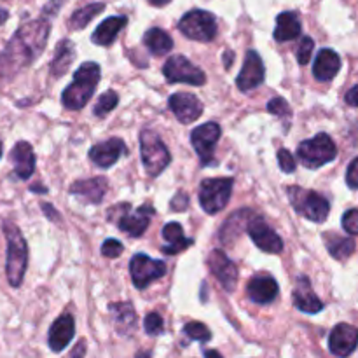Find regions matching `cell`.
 I'll return each mask as SVG.
<instances>
[{
	"label": "cell",
	"mask_w": 358,
	"mask_h": 358,
	"mask_svg": "<svg viewBox=\"0 0 358 358\" xmlns=\"http://www.w3.org/2000/svg\"><path fill=\"white\" fill-rule=\"evenodd\" d=\"M51 24L45 17L24 23L0 51V87L9 84L23 69L41 56L48 44Z\"/></svg>",
	"instance_id": "6da1fadb"
},
{
	"label": "cell",
	"mask_w": 358,
	"mask_h": 358,
	"mask_svg": "<svg viewBox=\"0 0 358 358\" xmlns=\"http://www.w3.org/2000/svg\"><path fill=\"white\" fill-rule=\"evenodd\" d=\"M98 80H100V65L94 62L83 63L73 73L72 84L63 91V107L69 110H80L83 107H86L87 101L96 91Z\"/></svg>",
	"instance_id": "7a4b0ae2"
},
{
	"label": "cell",
	"mask_w": 358,
	"mask_h": 358,
	"mask_svg": "<svg viewBox=\"0 0 358 358\" xmlns=\"http://www.w3.org/2000/svg\"><path fill=\"white\" fill-rule=\"evenodd\" d=\"M2 231L7 241V262L6 275L10 287L17 289L23 283L24 273L28 266V245L21 234L20 227L13 222H3Z\"/></svg>",
	"instance_id": "3957f363"
},
{
	"label": "cell",
	"mask_w": 358,
	"mask_h": 358,
	"mask_svg": "<svg viewBox=\"0 0 358 358\" xmlns=\"http://www.w3.org/2000/svg\"><path fill=\"white\" fill-rule=\"evenodd\" d=\"M287 194H289L290 203H292L294 210L299 215L306 217L311 222L322 224L327 220L329 213H331V203L327 198L315 191H306L303 187H287Z\"/></svg>",
	"instance_id": "277c9868"
},
{
	"label": "cell",
	"mask_w": 358,
	"mask_h": 358,
	"mask_svg": "<svg viewBox=\"0 0 358 358\" xmlns=\"http://www.w3.org/2000/svg\"><path fill=\"white\" fill-rule=\"evenodd\" d=\"M140 150H142V163L149 177H159L171 163L170 150L152 129H143L140 133Z\"/></svg>",
	"instance_id": "5b68a950"
},
{
	"label": "cell",
	"mask_w": 358,
	"mask_h": 358,
	"mask_svg": "<svg viewBox=\"0 0 358 358\" xmlns=\"http://www.w3.org/2000/svg\"><path fill=\"white\" fill-rule=\"evenodd\" d=\"M336 156H338V147L327 133H318L317 136L304 140L297 147V157L310 170H317L331 163L336 159Z\"/></svg>",
	"instance_id": "8992f818"
},
{
	"label": "cell",
	"mask_w": 358,
	"mask_h": 358,
	"mask_svg": "<svg viewBox=\"0 0 358 358\" xmlns=\"http://www.w3.org/2000/svg\"><path fill=\"white\" fill-rule=\"evenodd\" d=\"M154 215V208L150 205L140 206L136 212L131 213V205H117L108 212V220H114L117 227L131 238H140L147 231L150 222V217Z\"/></svg>",
	"instance_id": "52a82bcc"
},
{
	"label": "cell",
	"mask_w": 358,
	"mask_h": 358,
	"mask_svg": "<svg viewBox=\"0 0 358 358\" xmlns=\"http://www.w3.org/2000/svg\"><path fill=\"white\" fill-rule=\"evenodd\" d=\"M234 180L226 178H206L199 185V203L208 215L222 212L231 199Z\"/></svg>",
	"instance_id": "ba28073f"
},
{
	"label": "cell",
	"mask_w": 358,
	"mask_h": 358,
	"mask_svg": "<svg viewBox=\"0 0 358 358\" xmlns=\"http://www.w3.org/2000/svg\"><path fill=\"white\" fill-rule=\"evenodd\" d=\"M178 30L187 38L198 42H210L217 35V20L212 13L203 9H192L178 23Z\"/></svg>",
	"instance_id": "9c48e42d"
},
{
	"label": "cell",
	"mask_w": 358,
	"mask_h": 358,
	"mask_svg": "<svg viewBox=\"0 0 358 358\" xmlns=\"http://www.w3.org/2000/svg\"><path fill=\"white\" fill-rule=\"evenodd\" d=\"M163 73L171 84L184 83L191 84V86H203L206 83L205 72L182 55L170 56L164 63Z\"/></svg>",
	"instance_id": "30bf717a"
},
{
	"label": "cell",
	"mask_w": 358,
	"mask_h": 358,
	"mask_svg": "<svg viewBox=\"0 0 358 358\" xmlns=\"http://www.w3.org/2000/svg\"><path fill=\"white\" fill-rule=\"evenodd\" d=\"M129 273H131L133 285L136 289L143 290L150 283L157 282V280L166 275V264L163 261L150 259L145 254H136L133 255L131 262H129Z\"/></svg>",
	"instance_id": "8fae6325"
},
{
	"label": "cell",
	"mask_w": 358,
	"mask_h": 358,
	"mask_svg": "<svg viewBox=\"0 0 358 358\" xmlns=\"http://www.w3.org/2000/svg\"><path fill=\"white\" fill-rule=\"evenodd\" d=\"M220 126L217 122H205V124L194 128V131L191 133V143L192 147L198 152L199 161H201L203 166H210V164H215V145L220 138Z\"/></svg>",
	"instance_id": "7c38bea8"
},
{
	"label": "cell",
	"mask_w": 358,
	"mask_h": 358,
	"mask_svg": "<svg viewBox=\"0 0 358 358\" xmlns=\"http://www.w3.org/2000/svg\"><path fill=\"white\" fill-rule=\"evenodd\" d=\"M248 234H250L252 241L261 248L266 254H280L283 250V241L271 227L266 224L264 219H261L259 215H254V219L250 220L247 227Z\"/></svg>",
	"instance_id": "4fadbf2b"
},
{
	"label": "cell",
	"mask_w": 358,
	"mask_h": 358,
	"mask_svg": "<svg viewBox=\"0 0 358 358\" xmlns=\"http://www.w3.org/2000/svg\"><path fill=\"white\" fill-rule=\"evenodd\" d=\"M266 70L264 63H262L261 56L257 51H248L245 56L243 69H241L240 76L236 77V86L238 90L247 93V91L255 90L257 86H261L264 83Z\"/></svg>",
	"instance_id": "5bb4252c"
},
{
	"label": "cell",
	"mask_w": 358,
	"mask_h": 358,
	"mask_svg": "<svg viewBox=\"0 0 358 358\" xmlns=\"http://www.w3.org/2000/svg\"><path fill=\"white\" fill-rule=\"evenodd\" d=\"M208 268L227 292H234L238 282V268L222 250H213L208 255Z\"/></svg>",
	"instance_id": "9a60e30c"
},
{
	"label": "cell",
	"mask_w": 358,
	"mask_h": 358,
	"mask_svg": "<svg viewBox=\"0 0 358 358\" xmlns=\"http://www.w3.org/2000/svg\"><path fill=\"white\" fill-rule=\"evenodd\" d=\"M358 346V329L350 324H338L329 336V348L332 355L346 358L352 355Z\"/></svg>",
	"instance_id": "2e32d148"
},
{
	"label": "cell",
	"mask_w": 358,
	"mask_h": 358,
	"mask_svg": "<svg viewBox=\"0 0 358 358\" xmlns=\"http://www.w3.org/2000/svg\"><path fill=\"white\" fill-rule=\"evenodd\" d=\"M168 103H170V108L175 114V117H177L182 124H191V122L198 121L203 114L201 100L191 93L171 94Z\"/></svg>",
	"instance_id": "e0dca14e"
},
{
	"label": "cell",
	"mask_w": 358,
	"mask_h": 358,
	"mask_svg": "<svg viewBox=\"0 0 358 358\" xmlns=\"http://www.w3.org/2000/svg\"><path fill=\"white\" fill-rule=\"evenodd\" d=\"M108 191V182L105 177L87 178V180H77L70 185V194L76 196L86 205H100Z\"/></svg>",
	"instance_id": "ac0fdd59"
},
{
	"label": "cell",
	"mask_w": 358,
	"mask_h": 358,
	"mask_svg": "<svg viewBox=\"0 0 358 358\" xmlns=\"http://www.w3.org/2000/svg\"><path fill=\"white\" fill-rule=\"evenodd\" d=\"M122 154H128V147L121 138H108L91 147L90 159L100 168H110L119 161Z\"/></svg>",
	"instance_id": "d6986e66"
},
{
	"label": "cell",
	"mask_w": 358,
	"mask_h": 358,
	"mask_svg": "<svg viewBox=\"0 0 358 358\" xmlns=\"http://www.w3.org/2000/svg\"><path fill=\"white\" fill-rule=\"evenodd\" d=\"M76 334V322L72 315L65 313L55 320V324L49 329V348L55 353L63 352L69 346V343L73 339Z\"/></svg>",
	"instance_id": "ffe728a7"
},
{
	"label": "cell",
	"mask_w": 358,
	"mask_h": 358,
	"mask_svg": "<svg viewBox=\"0 0 358 358\" xmlns=\"http://www.w3.org/2000/svg\"><path fill=\"white\" fill-rule=\"evenodd\" d=\"M294 304L299 311L308 315L320 313L324 310V303L315 296L313 289H311V282L308 280V276H299L296 280V287H294Z\"/></svg>",
	"instance_id": "44dd1931"
},
{
	"label": "cell",
	"mask_w": 358,
	"mask_h": 358,
	"mask_svg": "<svg viewBox=\"0 0 358 358\" xmlns=\"http://www.w3.org/2000/svg\"><path fill=\"white\" fill-rule=\"evenodd\" d=\"M278 283L269 275L255 276L247 285L248 297L257 304H271L278 296Z\"/></svg>",
	"instance_id": "7402d4cb"
},
{
	"label": "cell",
	"mask_w": 358,
	"mask_h": 358,
	"mask_svg": "<svg viewBox=\"0 0 358 358\" xmlns=\"http://www.w3.org/2000/svg\"><path fill=\"white\" fill-rule=\"evenodd\" d=\"M10 161L14 163V175L21 180H28L35 171V154L28 142H17L10 150Z\"/></svg>",
	"instance_id": "603a6c76"
},
{
	"label": "cell",
	"mask_w": 358,
	"mask_h": 358,
	"mask_svg": "<svg viewBox=\"0 0 358 358\" xmlns=\"http://www.w3.org/2000/svg\"><path fill=\"white\" fill-rule=\"evenodd\" d=\"M339 69H341V58L338 52L334 49H322L315 59L313 76L320 83H329L338 76Z\"/></svg>",
	"instance_id": "cb8c5ba5"
},
{
	"label": "cell",
	"mask_w": 358,
	"mask_h": 358,
	"mask_svg": "<svg viewBox=\"0 0 358 358\" xmlns=\"http://www.w3.org/2000/svg\"><path fill=\"white\" fill-rule=\"evenodd\" d=\"M161 234H163L164 241H168V245H164L161 250L168 255L180 254V252H184L187 247L194 245V241L184 236V227L178 222L166 224V226L163 227V231H161Z\"/></svg>",
	"instance_id": "d4e9b609"
},
{
	"label": "cell",
	"mask_w": 358,
	"mask_h": 358,
	"mask_svg": "<svg viewBox=\"0 0 358 358\" xmlns=\"http://www.w3.org/2000/svg\"><path fill=\"white\" fill-rule=\"evenodd\" d=\"M128 23V17L126 16H112L107 17L105 21H101L96 27V30L93 31V37L91 41L98 45H110L115 41V37L119 35V31L126 27Z\"/></svg>",
	"instance_id": "484cf974"
},
{
	"label": "cell",
	"mask_w": 358,
	"mask_h": 358,
	"mask_svg": "<svg viewBox=\"0 0 358 358\" xmlns=\"http://www.w3.org/2000/svg\"><path fill=\"white\" fill-rule=\"evenodd\" d=\"M110 313L114 317V327L121 336H129L136 325V315L131 303L110 304Z\"/></svg>",
	"instance_id": "4316f807"
},
{
	"label": "cell",
	"mask_w": 358,
	"mask_h": 358,
	"mask_svg": "<svg viewBox=\"0 0 358 358\" xmlns=\"http://www.w3.org/2000/svg\"><path fill=\"white\" fill-rule=\"evenodd\" d=\"M275 41L276 42H289L294 41L301 35V21L296 13H282L276 17L275 28Z\"/></svg>",
	"instance_id": "83f0119b"
},
{
	"label": "cell",
	"mask_w": 358,
	"mask_h": 358,
	"mask_svg": "<svg viewBox=\"0 0 358 358\" xmlns=\"http://www.w3.org/2000/svg\"><path fill=\"white\" fill-rule=\"evenodd\" d=\"M254 215L255 213L248 208H243L240 210V212L233 213V215L226 220L222 229H220V240H222L224 243H231L233 238H236L241 231L247 229L250 220L254 219Z\"/></svg>",
	"instance_id": "f1b7e54d"
},
{
	"label": "cell",
	"mask_w": 358,
	"mask_h": 358,
	"mask_svg": "<svg viewBox=\"0 0 358 358\" xmlns=\"http://www.w3.org/2000/svg\"><path fill=\"white\" fill-rule=\"evenodd\" d=\"M73 58H76V48H73L72 41L69 38H63L58 42L55 51V58L51 62V76L62 77L65 76L69 66L72 65Z\"/></svg>",
	"instance_id": "f546056e"
},
{
	"label": "cell",
	"mask_w": 358,
	"mask_h": 358,
	"mask_svg": "<svg viewBox=\"0 0 358 358\" xmlns=\"http://www.w3.org/2000/svg\"><path fill=\"white\" fill-rule=\"evenodd\" d=\"M143 44L149 49L150 55L163 56L173 49V38L161 28H150L143 35Z\"/></svg>",
	"instance_id": "4dcf8cb0"
},
{
	"label": "cell",
	"mask_w": 358,
	"mask_h": 358,
	"mask_svg": "<svg viewBox=\"0 0 358 358\" xmlns=\"http://www.w3.org/2000/svg\"><path fill=\"white\" fill-rule=\"evenodd\" d=\"M324 240L329 248V254L334 259H338V261H346V259L355 252L357 245L353 238H341L338 236V234L327 233Z\"/></svg>",
	"instance_id": "1f68e13d"
},
{
	"label": "cell",
	"mask_w": 358,
	"mask_h": 358,
	"mask_svg": "<svg viewBox=\"0 0 358 358\" xmlns=\"http://www.w3.org/2000/svg\"><path fill=\"white\" fill-rule=\"evenodd\" d=\"M105 9V3L98 2V3H90V6L83 7V9H77L76 13L72 14L70 17L69 24L72 30H80V28H86L101 10Z\"/></svg>",
	"instance_id": "d6a6232c"
},
{
	"label": "cell",
	"mask_w": 358,
	"mask_h": 358,
	"mask_svg": "<svg viewBox=\"0 0 358 358\" xmlns=\"http://www.w3.org/2000/svg\"><path fill=\"white\" fill-rule=\"evenodd\" d=\"M119 103V96L115 91H105L100 98H98L96 105H94V115L96 117H105V115L110 114Z\"/></svg>",
	"instance_id": "836d02e7"
},
{
	"label": "cell",
	"mask_w": 358,
	"mask_h": 358,
	"mask_svg": "<svg viewBox=\"0 0 358 358\" xmlns=\"http://www.w3.org/2000/svg\"><path fill=\"white\" fill-rule=\"evenodd\" d=\"M184 334L199 343H206L212 339V332H210V329L206 327L205 324H201V322H189L184 327Z\"/></svg>",
	"instance_id": "e575fe53"
},
{
	"label": "cell",
	"mask_w": 358,
	"mask_h": 358,
	"mask_svg": "<svg viewBox=\"0 0 358 358\" xmlns=\"http://www.w3.org/2000/svg\"><path fill=\"white\" fill-rule=\"evenodd\" d=\"M143 329L149 336H159L163 334L164 331V324L163 318H161L159 313H149L143 320Z\"/></svg>",
	"instance_id": "d590c367"
},
{
	"label": "cell",
	"mask_w": 358,
	"mask_h": 358,
	"mask_svg": "<svg viewBox=\"0 0 358 358\" xmlns=\"http://www.w3.org/2000/svg\"><path fill=\"white\" fill-rule=\"evenodd\" d=\"M268 110H269V114L278 115V117H287V115L292 114L289 101L282 96H276V98H273V100H269Z\"/></svg>",
	"instance_id": "8d00e7d4"
},
{
	"label": "cell",
	"mask_w": 358,
	"mask_h": 358,
	"mask_svg": "<svg viewBox=\"0 0 358 358\" xmlns=\"http://www.w3.org/2000/svg\"><path fill=\"white\" fill-rule=\"evenodd\" d=\"M313 48H315L313 38L303 37L299 48H297V62H299V65H306V63L310 62L311 52H313Z\"/></svg>",
	"instance_id": "74e56055"
},
{
	"label": "cell",
	"mask_w": 358,
	"mask_h": 358,
	"mask_svg": "<svg viewBox=\"0 0 358 358\" xmlns=\"http://www.w3.org/2000/svg\"><path fill=\"white\" fill-rule=\"evenodd\" d=\"M343 229L350 234V236H357L358 234V208L348 210L343 215Z\"/></svg>",
	"instance_id": "f35d334b"
},
{
	"label": "cell",
	"mask_w": 358,
	"mask_h": 358,
	"mask_svg": "<svg viewBox=\"0 0 358 358\" xmlns=\"http://www.w3.org/2000/svg\"><path fill=\"white\" fill-rule=\"evenodd\" d=\"M278 163L283 173H292V171H296V159H294L292 152L289 149L278 150Z\"/></svg>",
	"instance_id": "ab89813d"
},
{
	"label": "cell",
	"mask_w": 358,
	"mask_h": 358,
	"mask_svg": "<svg viewBox=\"0 0 358 358\" xmlns=\"http://www.w3.org/2000/svg\"><path fill=\"white\" fill-rule=\"evenodd\" d=\"M122 250L124 248H122V245L117 240H107L101 245V254L107 259H117L122 254Z\"/></svg>",
	"instance_id": "60d3db41"
},
{
	"label": "cell",
	"mask_w": 358,
	"mask_h": 358,
	"mask_svg": "<svg viewBox=\"0 0 358 358\" xmlns=\"http://www.w3.org/2000/svg\"><path fill=\"white\" fill-rule=\"evenodd\" d=\"M346 184L352 189H358V157L350 163L348 170H346Z\"/></svg>",
	"instance_id": "b9f144b4"
},
{
	"label": "cell",
	"mask_w": 358,
	"mask_h": 358,
	"mask_svg": "<svg viewBox=\"0 0 358 358\" xmlns=\"http://www.w3.org/2000/svg\"><path fill=\"white\" fill-rule=\"evenodd\" d=\"M170 205L173 212H185L189 206V196L185 194V192H177V194L173 196V199H171Z\"/></svg>",
	"instance_id": "7bdbcfd3"
},
{
	"label": "cell",
	"mask_w": 358,
	"mask_h": 358,
	"mask_svg": "<svg viewBox=\"0 0 358 358\" xmlns=\"http://www.w3.org/2000/svg\"><path fill=\"white\" fill-rule=\"evenodd\" d=\"M345 100H346V103L350 105V107H358V84H357V86H353L352 90L346 93Z\"/></svg>",
	"instance_id": "ee69618b"
},
{
	"label": "cell",
	"mask_w": 358,
	"mask_h": 358,
	"mask_svg": "<svg viewBox=\"0 0 358 358\" xmlns=\"http://www.w3.org/2000/svg\"><path fill=\"white\" fill-rule=\"evenodd\" d=\"M63 0H51V2L48 3V6L44 7V14H49V16H52V14H56L59 10V7H62Z\"/></svg>",
	"instance_id": "f6af8a7d"
},
{
	"label": "cell",
	"mask_w": 358,
	"mask_h": 358,
	"mask_svg": "<svg viewBox=\"0 0 358 358\" xmlns=\"http://www.w3.org/2000/svg\"><path fill=\"white\" fill-rule=\"evenodd\" d=\"M42 212L45 213V215L49 217V219L51 220H56V222H59V215H58V212H56L55 208H52L51 205H49V203H42Z\"/></svg>",
	"instance_id": "bcb514c9"
},
{
	"label": "cell",
	"mask_w": 358,
	"mask_h": 358,
	"mask_svg": "<svg viewBox=\"0 0 358 358\" xmlns=\"http://www.w3.org/2000/svg\"><path fill=\"white\" fill-rule=\"evenodd\" d=\"M84 355H86V341H80L79 345L73 348L72 358H84Z\"/></svg>",
	"instance_id": "7dc6e473"
},
{
	"label": "cell",
	"mask_w": 358,
	"mask_h": 358,
	"mask_svg": "<svg viewBox=\"0 0 358 358\" xmlns=\"http://www.w3.org/2000/svg\"><path fill=\"white\" fill-rule=\"evenodd\" d=\"M205 358H222V355L215 350H208V352H205Z\"/></svg>",
	"instance_id": "c3c4849f"
},
{
	"label": "cell",
	"mask_w": 358,
	"mask_h": 358,
	"mask_svg": "<svg viewBox=\"0 0 358 358\" xmlns=\"http://www.w3.org/2000/svg\"><path fill=\"white\" fill-rule=\"evenodd\" d=\"M147 2L152 3V6H156V7H163V6H166L170 0H147Z\"/></svg>",
	"instance_id": "681fc988"
},
{
	"label": "cell",
	"mask_w": 358,
	"mask_h": 358,
	"mask_svg": "<svg viewBox=\"0 0 358 358\" xmlns=\"http://www.w3.org/2000/svg\"><path fill=\"white\" fill-rule=\"evenodd\" d=\"M7 17H9V13H7L6 9H0V24L6 23Z\"/></svg>",
	"instance_id": "f907efd6"
},
{
	"label": "cell",
	"mask_w": 358,
	"mask_h": 358,
	"mask_svg": "<svg viewBox=\"0 0 358 358\" xmlns=\"http://www.w3.org/2000/svg\"><path fill=\"white\" fill-rule=\"evenodd\" d=\"M231 62H233V52L227 51L226 52V66H227V69H229V66H231Z\"/></svg>",
	"instance_id": "816d5d0a"
},
{
	"label": "cell",
	"mask_w": 358,
	"mask_h": 358,
	"mask_svg": "<svg viewBox=\"0 0 358 358\" xmlns=\"http://www.w3.org/2000/svg\"><path fill=\"white\" fill-rule=\"evenodd\" d=\"M31 191H34V192H45L48 189L42 187V185H31Z\"/></svg>",
	"instance_id": "f5cc1de1"
},
{
	"label": "cell",
	"mask_w": 358,
	"mask_h": 358,
	"mask_svg": "<svg viewBox=\"0 0 358 358\" xmlns=\"http://www.w3.org/2000/svg\"><path fill=\"white\" fill-rule=\"evenodd\" d=\"M135 358H150V353L149 352H143V353H138Z\"/></svg>",
	"instance_id": "db71d44e"
},
{
	"label": "cell",
	"mask_w": 358,
	"mask_h": 358,
	"mask_svg": "<svg viewBox=\"0 0 358 358\" xmlns=\"http://www.w3.org/2000/svg\"><path fill=\"white\" fill-rule=\"evenodd\" d=\"M2 152H3V147H2V142H0V157H2Z\"/></svg>",
	"instance_id": "11a10c76"
}]
</instances>
